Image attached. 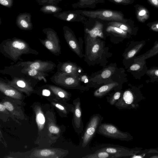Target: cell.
<instances>
[{
	"mask_svg": "<svg viewBox=\"0 0 158 158\" xmlns=\"http://www.w3.org/2000/svg\"><path fill=\"white\" fill-rule=\"evenodd\" d=\"M141 86H134L126 90L114 104L115 107L119 109H137L139 102L145 99L141 93Z\"/></svg>",
	"mask_w": 158,
	"mask_h": 158,
	"instance_id": "6da1fadb",
	"label": "cell"
},
{
	"mask_svg": "<svg viewBox=\"0 0 158 158\" xmlns=\"http://www.w3.org/2000/svg\"><path fill=\"white\" fill-rule=\"evenodd\" d=\"M76 11L84 16L92 19H98L108 21L126 22L124 15L121 12L110 10H94Z\"/></svg>",
	"mask_w": 158,
	"mask_h": 158,
	"instance_id": "7a4b0ae2",
	"label": "cell"
},
{
	"mask_svg": "<svg viewBox=\"0 0 158 158\" xmlns=\"http://www.w3.org/2000/svg\"><path fill=\"white\" fill-rule=\"evenodd\" d=\"M97 132L106 137L129 141L133 139L129 133L120 130L115 126L110 123H101L99 126Z\"/></svg>",
	"mask_w": 158,
	"mask_h": 158,
	"instance_id": "3957f363",
	"label": "cell"
},
{
	"mask_svg": "<svg viewBox=\"0 0 158 158\" xmlns=\"http://www.w3.org/2000/svg\"><path fill=\"white\" fill-rule=\"evenodd\" d=\"M103 117L100 114H96L90 118L84 132L82 138V146L86 147L94 135Z\"/></svg>",
	"mask_w": 158,
	"mask_h": 158,
	"instance_id": "277c9868",
	"label": "cell"
},
{
	"mask_svg": "<svg viewBox=\"0 0 158 158\" xmlns=\"http://www.w3.org/2000/svg\"><path fill=\"white\" fill-rule=\"evenodd\" d=\"M142 148H135L133 149L120 147H106L98 150L105 151L109 154L114 155V158L131 156L138 154L141 152Z\"/></svg>",
	"mask_w": 158,
	"mask_h": 158,
	"instance_id": "5b68a950",
	"label": "cell"
},
{
	"mask_svg": "<svg viewBox=\"0 0 158 158\" xmlns=\"http://www.w3.org/2000/svg\"><path fill=\"white\" fill-rule=\"evenodd\" d=\"M73 104V123L75 131L77 133L79 134L82 131L83 127L81 118L82 110L80 98H78L74 100Z\"/></svg>",
	"mask_w": 158,
	"mask_h": 158,
	"instance_id": "8992f818",
	"label": "cell"
},
{
	"mask_svg": "<svg viewBox=\"0 0 158 158\" xmlns=\"http://www.w3.org/2000/svg\"><path fill=\"white\" fill-rule=\"evenodd\" d=\"M146 60L142 58H135L134 62L129 68V70L137 79L146 74L148 70Z\"/></svg>",
	"mask_w": 158,
	"mask_h": 158,
	"instance_id": "52a82bcc",
	"label": "cell"
},
{
	"mask_svg": "<svg viewBox=\"0 0 158 158\" xmlns=\"http://www.w3.org/2000/svg\"><path fill=\"white\" fill-rule=\"evenodd\" d=\"M55 17L61 20L74 22L82 21L84 20L83 15L79 14L76 10L67 11L60 12L53 14Z\"/></svg>",
	"mask_w": 158,
	"mask_h": 158,
	"instance_id": "ba28073f",
	"label": "cell"
},
{
	"mask_svg": "<svg viewBox=\"0 0 158 158\" xmlns=\"http://www.w3.org/2000/svg\"><path fill=\"white\" fill-rule=\"evenodd\" d=\"M31 14L28 12L20 13L17 16L16 24L20 28L24 30H30L32 28Z\"/></svg>",
	"mask_w": 158,
	"mask_h": 158,
	"instance_id": "9c48e42d",
	"label": "cell"
},
{
	"mask_svg": "<svg viewBox=\"0 0 158 158\" xmlns=\"http://www.w3.org/2000/svg\"><path fill=\"white\" fill-rule=\"evenodd\" d=\"M146 44L145 40L137 41L132 43V47L124 55V58L127 60L132 59L134 62L136 56L140 51Z\"/></svg>",
	"mask_w": 158,
	"mask_h": 158,
	"instance_id": "30bf717a",
	"label": "cell"
},
{
	"mask_svg": "<svg viewBox=\"0 0 158 158\" xmlns=\"http://www.w3.org/2000/svg\"><path fill=\"white\" fill-rule=\"evenodd\" d=\"M64 29L65 31V35L68 39V43L69 46L77 55L81 57V50L77 40L72 33L69 31V30H68L67 27H64Z\"/></svg>",
	"mask_w": 158,
	"mask_h": 158,
	"instance_id": "8fae6325",
	"label": "cell"
},
{
	"mask_svg": "<svg viewBox=\"0 0 158 158\" xmlns=\"http://www.w3.org/2000/svg\"><path fill=\"white\" fill-rule=\"evenodd\" d=\"M104 2V0H78V2L72 4V6L74 8H94L97 4Z\"/></svg>",
	"mask_w": 158,
	"mask_h": 158,
	"instance_id": "7c38bea8",
	"label": "cell"
},
{
	"mask_svg": "<svg viewBox=\"0 0 158 158\" xmlns=\"http://www.w3.org/2000/svg\"><path fill=\"white\" fill-rule=\"evenodd\" d=\"M118 85L117 82H113L103 85L96 90L94 92V97L101 98L103 97L114 88Z\"/></svg>",
	"mask_w": 158,
	"mask_h": 158,
	"instance_id": "4fadbf2b",
	"label": "cell"
},
{
	"mask_svg": "<svg viewBox=\"0 0 158 158\" xmlns=\"http://www.w3.org/2000/svg\"><path fill=\"white\" fill-rule=\"evenodd\" d=\"M103 27L102 24L97 23L92 29L90 30L87 29L86 31L90 38L95 39L97 36L102 38L103 37L102 31Z\"/></svg>",
	"mask_w": 158,
	"mask_h": 158,
	"instance_id": "5bb4252c",
	"label": "cell"
},
{
	"mask_svg": "<svg viewBox=\"0 0 158 158\" xmlns=\"http://www.w3.org/2000/svg\"><path fill=\"white\" fill-rule=\"evenodd\" d=\"M57 151L54 150L42 149L37 150L33 154V156L37 157H56Z\"/></svg>",
	"mask_w": 158,
	"mask_h": 158,
	"instance_id": "9a60e30c",
	"label": "cell"
},
{
	"mask_svg": "<svg viewBox=\"0 0 158 158\" xmlns=\"http://www.w3.org/2000/svg\"><path fill=\"white\" fill-rule=\"evenodd\" d=\"M40 10L44 14H53L61 12L62 9L57 5L49 4L42 6Z\"/></svg>",
	"mask_w": 158,
	"mask_h": 158,
	"instance_id": "2e32d148",
	"label": "cell"
},
{
	"mask_svg": "<svg viewBox=\"0 0 158 158\" xmlns=\"http://www.w3.org/2000/svg\"><path fill=\"white\" fill-rule=\"evenodd\" d=\"M137 18L139 22L143 23L149 17L148 11L145 8L142 6L139 7L136 10Z\"/></svg>",
	"mask_w": 158,
	"mask_h": 158,
	"instance_id": "e0dca14e",
	"label": "cell"
},
{
	"mask_svg": "<svg viewBox=\"0 0 158 158\" xmlns=\"http://www.w3.org/2000/svg\"><path fill=\"white\" fill-rule=\"evenodd\" d=\"M83 158H114L113 155L110 154L103 151L98 150L95 152L86 155Z\"/></svg>",
	"mask_w": 158,
	"mask_h": 158,
	"instance_id": "ac0fdd59",
	"label": "cell"
},
{
	"mask_svg": "<svg viewBox=\"0 0 158 158\" xmlns=\"http://www.w3.org/2000/svg\"><path fill=\"white\" fill-rule=\"evenodd\" d=\"M108 24L118 27L129 34L132 33V29L126 23V22L119 21H110L108 23Z\"/></svg>",
	"mask_w": 158,
	"mask_h": 158,
	"instance_id": "d6986e66",
	"label": "cell"
},
{
	"mask_svg": "<svg viewBox=\"0 0 158 158\" xmlns=\"http://www.w3.org/2000/svg\"><path fill=\"white\" fill-rule=\"evenodd\" d=\"M158 54V42L156 44L155 43L153 47L145 53L136 57V58H142L146 60L148 58L156 56Z\"/></svg>",
	"mask_w": 158,
	"mask_h": 158,
	"instance_id": "ffe728a7",
	"label": "cell"
},
{
	"mask_svg": "<svg viewBox=\"0 0 158 158\" xmlns=\"http://www.w3.org/2000/svg\"><path fill=\"white\" fill-rule=\"evenodd\" d=\"M115 71V68L109 66L105 69L100 74L96 76L94 78L101 79H106L110 78Z\"/></svg>",
	"mask_w": 158,
	"mask_h": 158,
	"instance_id": "44dd1931",
	"label": "cell"
},
{
	"mask_svg": "<svg viewBox=\"0 0 158 158\" xmlns=\"http://www.w3.org/2000/svg\"><path fill=\"white\" fill-rule=\"evenodd\" d=\"M106 31L108 32L117 34L123 38L127 37L128 34L118 27L109 25L106 29Z\"/></svg>",
	"mask_w": 158,
	"mask_h": 158,
	"instance_id": "7402d4cb",
	"label": "cell"
},
{
	"mask_svg": "<svg viewBox=\"0 0 158 158\" xmlns=\"http://www.w3.org/2000/svg\"><path fill=\"white\" fill-rule=\"evenodd\" d=\"M150 78V82L158 81V67H153L148 69L146 73Z\"/></svg>",
	"mask_w": 158,
	"mask_h": 158,
	"instance_id": "603a6c76",
	"label": "cell"
},
{
	"mask_svg": "<svg viewBox=\"0 0 158 158\" xmlns=\"http://www.w3.org/2000/svg\"><path fill=\"white\" fill-rule=\"evenodd\" d=\"M77 66L73 64H68L66 65L64 68V71L68 73L73 74L75 75L76 73L79 72V70Z\"/></svg>",
	"mask_w": 158,
	"mask_h": 158,
	"instance_id": "cb8c5ba5",
	"label": "cell"
},
{
	"mask_svg": "<svg viewBox=\"0 0 158 158\" xmlns=\"http://www.w3.org/2000/svg\"><path fill=\"white\" fill-rule=\"evenodd\" d=\"M63 0H35L39 5H44L49 4L57 5Z\"/></svg>",
	"mask_w": 158,
	"mask_h": 158,
	"instance_id": "d4e9b609",
	"label": "cell"
},
{
	"mask_svg": "<svg viewBox=\"0 0 158 158\" xmlns=\"http://www.w3.org/2000/svg\"><path fill=\"white\" fill-rule=\"evenodd\" d=\"M91 45L90 54L93 56L95 55L98 53L100 49V44L97 41H94L91 44Z\"/></svg>",
	"mask_w": 158,
	"mask_h": 158,
	"instance_id": "484cf974",
	"label": "cell"
},
{
	"mask_svg": "<svg viewBox=\"0 0 158 158\" xmlns=\"http://www.w3.org/2000/svg\"><path fill=\"white\" fill-rule=\"evenodd\" d=\"M122 93L121 91L115 92L110 98L109 102L111 105H114L120 98Z\"/></svg>",
	"mask_w": 158,
	"mask_h": 158,
	"instance_id": "4316f807",
	"label": "cell"
},
{
	"mask_svg": "<svg viewBox=\"0 0 158 158\" xmlns=\"http://www.w3.org/2000/svg\"><path fill=\"white\" fill-rule=\"evenodd\" d=\"M13 0H0L1 5L9 8H11L13 6Z\"/></svg>",
	"mask_w": 158,
	"mask_h": 158,
	"instance_id": "83f0119b",
	"label": "cell"
},
{
	"mask_svg": "<svg viewBox=\"0 0 158 158\" xmlns=\"http://www.w3.org/2000/svg\"><path fill=\"white\" fill-rule=\"evenodd\" d=\"M12 46L14 48H18L19 50L23 49L25 47V44L23 43L17 41H15L13 43Z\"/></svg>",
	"mask_w": 158,
	"mask_h": 158,
	"instance_id": "f1b7e54d",
	"label": "cell"
},
{
	"mask_svg": "<svg viewBox=\"0 0 158 158\" xmlns=\"http://www.w3.org/2000/svg\"><path fill=\"white\" fill-rule=\"evenodd\" d=\"M110 1L119 4H127L132 3V0H108Z\"/></svg>",
	"mask_w": 158,
	"mask_h": 158,
	"instance_id": "f546056e",
	"label": "cell"
},
{
	"mask_svg": "<svg viewBox=\"0 0 158 158\" xmlns=\"http://www.w3.org/2000/svg\"><path fill=\"white\" fill-rule=\"evenodd\" d=\"M4 94L6 96L16 98L15 91L12 89H6L4 91Z\"/></svg>",
	"mask_w": 158,
	"mask_h": 158,
	"instance_id": "4dcf8cb0",
	"label": "cell"
},
{
	"mask_svg": "<svg viewBox=\"0 0 158 158\" xmlns=\"http://www.w3.org/2000/svg\"><path fill=\"white\" fill-rule=\"evenodd\" d=\"M150 29L154 31L158 32V21L155 22L148 25Z\"/></svg>",
	"mask_w": 158,
	"mask_h": 158,
	"instance_id": "1f68e13d",
	"label": "cell"
},
{
	"mask_svg": "<svg viewBox=\"0 0 158 158\" xmlns=\"http://www.w3.org/2000/svg\"><path fill=\"white\" fill-rule=\"evenodd\" d=\"M37 118L38 123L41 124L44 123L45 118L42 114L41 113L38 114L37 116Z\"/></svg>",
	"mask_w": 158,
	"mask_h": 158,
	"instance_id": "d6a6232c",
	"label": "cell"
},
{
	"mask_svg": "<svg viewBox=\"0 0 158 158\" xmlns=\"http://www.w3.org/2000/svg\"><path fill=\"white\" fill-rule=\"evenodd\" d=\"M6 109L10 111H12L14 110V107L12 104L9 102H5L3 103Z\"/></svg>",
	"mask_w": 158,
	"mask_h": 158,
	"instance_id": "836d02e7",
	"label": "cell"
},
{
	"mask_svg": "<svg viewBox=\"0 0 158 158\" xmlns=\"http://www.w3.org/2000/svg\"><path fill=\"white\" fill-rule=\"evenodd\" d=\"M49 130L51 133L54 134L58 133L60 131L58 127L53 126H50L49 128Z\"/></svg>",
	"mask_w": 158,
	"mask_h": 158,
	"instance_id": "e575fe53",
	"label": "cell"
},
{
	"mask_svg": "<svg viewBox=\"0 0 158 158\" xmlns=\"http://www.w3.org/2000/svg\"><path fill=\"white\" fill-rule=\"evenodd\" d=\"M147 1L153 6L158 8V0H147Z\"/></svg>",
	"mask_w": 158,
	"mask_h": 158,
	"instance_id": "d590c367",
	"label": "cell"
},
{
	"mask_svg": "<svg viewBox=\"0 0 158 158\" xmlns=\"http://www.w3.org/2000/svg\"><path fill=\"white\" fill-rule=\"evenodd\" d=\"M40 67V64L38 62H35L32 64L30 66L31 69L37 70L39 69Z\"/></svg>",
	"mask_w": 158,
	"mask_h": 158,
	"instance_id": "8d00e7d4",
	"label": "cell"
},
{
	"mask_svg": "<svg viewBox=\"0 0 158 158\" xmlns=\"http://www.w3.org/2000/svg\"><path fill=\"white\" fill-rule=\"evenodd\" d=\"M144 152L142 154H135L131 156L130 158H144V157L145 156V155H146V153H144Z\"/></svg>",
	"mask_w": 158,
	"mask_h": 158,
	"instance_id": "74e56055",
	"label": "cell"
},
{
	"mask_svg": "<svg viewBox=\"0 0 158 158\" xmlns=\"http://www.w3.org/2000/svg\"><path fill=\"white\" fill-rule=\"evenodd\" d=\"M46 47L49 49H52L53 48V45L52 43L50 41H47L45 44Z\"/></svg>",
	"mask_w": 158,
	"mask_h": 158,
	"instance_id": "f35d334b",
	"label": "cell"
},
{
	"mask_svg": "<svg viewBox=\"0 0 158 158\" xmlns=\"http://www.w3.org/2000/svg\"><path fill=\"white\" fill-rule=\"evenodd\" d=\"M55 106L61 110L63 111L64 113H67V112L65 108L63 106L58 104H56Z\"/></svg>",
	"mask_w": 158,
	"mask_h": 158,
	"instance_id": "ab89813d",
	"label": "cell"
},
{
	"mask_svg": "<svg viewBox=\"0 0 158 158\" xmlns=\"http://www.w3.org/2000/svg\"><path fill=\"white\" fill-rule=\"evenodd\" d=\"M17 85L20 87L23 88L25 86V84L24 81L19 80L17 82Z\"/></svg>",
	"mask_w": 158,
	"mask_h": 158,
	"instance_id": "60d3db41",
	"label": "cell"
},
{
	"mask_svg": "<svg viewBox=\"0 0 158 158\" xmlns=\"http://www.w3.org/2000/svg\"><path fill=\"white\" fill-rule=\"evenodd\" d=\"M37 72L36 70L31 69L28 71V73L29 75L33 76L37 74Z\"/></svg>",
	"mask_w": 158,
	"mask_h": 158,
	"instance_id": "b9f144b4",
	"label": "cell"
},
{
	"mask_svg": "<svg viewBox=\"0 0 158 158\" xmlns=\"http://www.w3.org/2000/svg\"><path fill=\"white\" fill-rule=\"evenodd\" d=\"M42 94L43 95L48 96L50 95V91L47 89H44L42 91Z\"/></svg>",
	"mask_w": 158,
	"mask_h": 158,
	"instance_id": "7bdbcfd3",
	"label": "cell"
},
{
	"mask_svg": "<svg viewBox=\"0 0 158 158\" xmlns=\"http://www.w3.org/2000/svg\"><path fill=\"white\" fill-rule=\"evenodd\" d=\"M6 109L5 106L4 104H2L0 103V111L1 112H2L4 111Z\"/></svg>",
	"mask_w": 158,
	"mask_h": 158,
	"instance_id": "ee69618b",
	"label": "cell"
},
{
	"mask_svg": "<svg viewBox=\"0 0 158 158\" xmlns=\"http://www.w3.org/2000/svg\"><path fill=\"white\" fill-rule=\"evenodd\" d=\"M85 77H86V76H85L82 77L84 79L83 80H84L83 81L85 83H86L88 82V79H87V77L85 79Z\"/></svg>",
	"mask_w": 158,
	"mask_h": 158,
	"instance_id": "f6af8a7d",
	"label": "cell"
},
{
	"mask_svg": "<svg viewBox=\"0 0 158 158\" xmlns=\"http://www.w3.org/2000/svg\"><path fill=\"white\" fill-rule=\"evenodd\" d=\"M149 157L150 158H158V154L153 155L152 156Z\"/></svg>",
	"mask_w": 158,
	"mask_h": 158,
	"instance_id": "bcb514c9",
	"label": "cell"
}]
</instances>
